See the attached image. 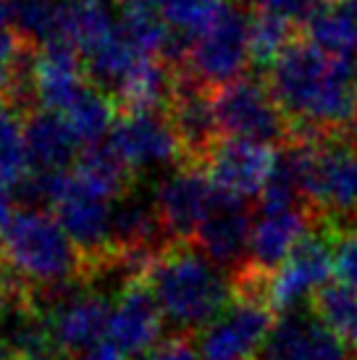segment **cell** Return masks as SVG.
<instances>
[{
    "instance_id": "cell-6",
    "label": "cell",
    "mask_w": 357,
    "mask_h": 360,
    "mask_svg": "<svg viewBox=\"0 0 357 360\" xmlns=\"http://www.w3.org/2000/svg\"><path fill=\"white\" fill-rule=\"evenodd\" d=\"M334 274V255H331V224L316 219L310 229L297 240L284 263L271 274L268 300L276 313L305 305L310 295L323 287Z\"/></svg>"
},
{
    "instance_id": "cell-18",
    "label": "cell",
    "mask_w": 357,
    "mask_h": 360,
    "mask_svg": "<svg viewBox=\"0 0 357 360\" xmlns=\"http://www.w3.org/2000/svg\"><path fill=\"white\" fill-rule=\"evenodd\" d=\"M171 234L166 231L155 200L145 202L142 198L124 195L119 205H113L110 216V248L119 250H152L163 252L171 245Z\"/></svg>"
},
{
    "instance_id": "cell-15",
    "label": "cell",
    "mask_w": 357,
    "mask_h": 360,
    "mask_svg": "<svg viewBox=\"0 0 357 360\" xmlns=\"http://www.w3.org/2000/svg\"><path fill=\"white\" fill-rule=\"evenodd\" d=\"M163 321H166L163 310L150 290L148 279L131 281L129 287L119 292V302L110 316L108 337L126 358H137L160 342Z\"/></svg>"
},
{
    "instance_id": "cell-38",
    "label": "cell",
    "mask_w": 357,
    "mask_h": 360,
    "mask_svg": "<svg viewBox=\"0 0 357 360\" xmlns=\"http://www.w3.org/2000/svg\"><path fill=\"white\" fill-rule=\"evenodd\" d=\"M0 352H3V350H0Z\"/></svg>"
},
{
    "instance_id": "cell-21",
    "label": "cell",
    "mask_w": 357,
    "mask_h": 360,
    "mask_svg": "<svg viewBox=\"0 0 357 360\" xmlns=\"http://www.w3.org/2000/svg\"><path fill=\"white\" fill-rule=\"evenodd\" d=\"M74 176L105 200H121L129 195L137 179V171L121 158L119 150L110 142H92L79 153L74 163Z\"/></svg>"
},
{
    "instance_id": "cell-16",
    "label": "cell",
    "mask_w": 357,
    "mask_h": 360,
    "mask_svg": "<svg viewBox=\"0 0 357 360\" xmlns=\"http://www.w3.org/2000/svg\"><path fill=\"white\" fill-rule=\"evenodd\" d=\"M313 213L305 205H289V208H255V224L249 237L247 260L260 269L276 271L287 258L297 240L310 229Z\"/></svg>"
},
{
    "instance_id": "cell-13",
    "label": "cell",
    "mask_w": 357,
    "mask_h": 360,
    "mask_svg": "<svg viewBox=\"0 0 357 360\" xmlns=\"http://www.w3.org/2000/svg\"><path fill=\"white\" fill-rule=\"evenodd\" d=\"M276 316V310L260 302L231 300V305L200 334V360H249Z\"/></svg>"
},
{
    "instance_id": "cell-35",
    "label": "cell",
    "mask_w": 357,
    "mask_h": 360,
    "mask_svg": "<svg viewBox=\"0 0 357 360\" xmlns=\"http://www.w3.org/2000/svg\"><path fill=\"white\" fill-rule=\"evenodd\" d=\"M352 360H357V350H355V352H352Z\"/></svg>"
},
{
    "instance_id": "cell-22",
    "label": "cell",
    "mask_w": 357,
    "mask_h": 360,
    "mask_svg": "<svg viewBox=\"0 0 357 360\" xmlns=\"http://www.w3.org/2000/svg\"><path fill=\"white\" fill-rule=\"evenodd\" d=\"M297 30L299 24L289 16L255 11V16H249V63L260 74H268L271 66L299 40Z\"/></svg>"
},
{
    "instance_id": "cell-37",
    "label": "cell",
    "mask_w": 357,
    "mask_h": 360,
    "mask_svg": "<svg viewBox=\"0 0 357 360\" xmlns=\"http://www.w3.org/2000/svg\"><path fill=\"white\" fill-rule=\"evenodd\" d=\"M155 3H158V0H155Z\"/></svg>"
},
{
    "instance_id": "cell-9",
    "label": "cell",
    "mask_w": 357,
    "mask_h": 360,
    "mask_svg": "<svg viewBox=\"0 0 357 360\" xmlns=\"http://www.w3.org/2000/svg\"><path fill=\"white\" fill-rule=\"evenodd\" d=\"M108 142L134 171L163 166L171 160L181 163V145L166 108L121 110Z\"/></svg>"
},
{
    "instance_id": "cell-24",
    "label": "cell",
    "mask_w": 357,
    "mask_h": 360,
    "mask_svg": "<svg viewBox=\"0 0 357 360\" xmlns=\"http://www.w3.org/2000/svg\"><path fill=\"white\" fill-rule=\"evenodd\" d=\"M308 305L316 310V316L328 329H334L342 340L349 345V350H357V290L342 281H326L310 295Z\"/></svg>"
},
{
    "instance_id": "cell-20",
    "label": "cell",
    "mask_w": 357,
    "mask_h": 360,
    "mask_svg": "<svg viewBox=\"0 0 357 360\" xmlns=\"http://www.w3.org/2000/svg\"><path fill=\"white\" fill-rule=\"evenodd\" d=\"M11 16L19 34L34 48L74 45V0H13Z\"/></svg>"
},
{
    "instance_id": "cell-4",
    "label": "cell",
    "mask_w": 357,
    "mask_h": 360,
    "mask_svg": "<svg viewBox=\"0 0 357 360\" xmlns=\"http://www.w3.org/2000/svg\"><path fill=\"white\" fill-rule=\"evenodd\" d=\"M187 63L210 90L245 77L249 63V16L237 0H221L216 16L189 40Z\"/></svg>"
},
{
    "instance_id": "cell-26",
    "label": "cell",
    "mask_w": 357,
    "mask_h": 360,
    "mask_svg": "<svg viewBox=\"0 0 357 360\" xmlns=\"http://www.w3.org/2000/svg\"><path fill=\"white\" fill-rule=\"evenodd\" d=\"M30 171L32 163L24 134V116L0 98V179H6L13 187Z\"/></svg>"
},
{
    "instance_id": "cell-7",
    "label": "cell",
    "mask_w": 357,
    "mask_h": 360,
    "mask_svg": "<svg viewBox=\"0 0 357 360\" xmlns=\"http://www.w3.org/2000/svg\"><path fill=\"white\" fill-rule=\"evenodd\" d=\"M249 360H352V350L305 302L278 313Z\"/></svg>"
},
{
    "instance_id": "cell-31",
    "label": "cell",
    "mask_w": 357,
    "mask_h": 360,
    "mask_svg": "<svg viewBox=\"0 0 357 360\" xmlns=\"http://www.w3.org/2000/svg\"><path fill=\"white\" fill-rule=\"evenodd\" d=\"M13 187L6 179H0V231L8 226V221L13 219Z\"/></svg>"
},
{
    "instance_id": "cell-33",
    "label": "cell",
    "mask_w": 357,
    "mask_h": 360,
    "mask_svg": "<svg viewBox=\"0 0 357 360\" xmlns=\"http://www.w3.org/2000/svg\"><path fill=\"white\" fill-rule=\"evenodd\" d=\"M0 360H21V358H16V355H8V352H0Z\"/></svg>"
},
{
    "instance_id": "cell-27",
    "label": "cell",
    "mask_w": 357,
    "mask_h": 360,
    "mask_svg": "<svg viewBox=\"0 0 357 360\" xmlns=\"http://www.w3.org/2000/svg\"><path fill=\"white\" fill-rule=\"evenodd\" d=\"M331 255L337 281L357 290V224H331Z\"/></svg>"
},
{
    "instance_id": "cell-30",
    "label": "cell",
    "mask_w": 357,
    "mask_h": 360,
    "mask_svg": "<svg viewBox=\"0 0 357 360\" xmlns=\"http://www.w3.org/2000/svg\"><path fill=\"white\" fill-rule=\"evenodd\" d=\"M69 360H126V355L108 340V342H98L95 347H89V350H84V352L71 355Z\"/></svg>"
},
{
    "instance_id": "cell-11",
    "label": "cell",
    "mask_w": 357,
    "mask_h": 360,
    "mask_svg": "<svg viewBox=\"0 0 357 360\" xmlns=\"http://www.w3.org/2000/svg\"><path fill=\"white\" fill-rule=\"evenodd\" d=\"M278 150L268 142L221 137L205 160L213 184L237 198H260L276 169Z\"/></svg>"
},
{
    "instance_id": "cell-17",
    "label": "cell",
    "mask_w": 357,
    "mask_h": 360,
    "mask_svg": "<svg viewBox=\"0 0 357 360\" xmlns=\"http://www.w3.org/2000/svg\"><path fill=\"white\" fill-rule=\"evenodd\" d=\"M27 150L34 171H66L79 158V134L58 110L34 108L24 116Z\"/></svg>"
},
{
    "instance_id": "cell-28",
    "label": "cell",
    "mask_w": 357,
    "mask_h": 360,
    "mask_svg": "<svg viewBox=\"0 0 357 360\" xmlns=\"http://www.w3.org/2000/svg\"><path fill=\"white\" fill-rule=\"evenodd\" d=\"M27 40L19 34L13 16H11V3L0 0V95L11 82V74L19 63V56L24 51Z\"/></svg>"
},
{
    "instance_id": "cell-3",
    "label": "cell",
    "mask_w": 357,
    "mask_h": 360,
    "mask_svg": "<svg viewBox=\"0 0 357 360\" xmlns=\"http://www.w3.org/2000/svg\"><path fill=\"white\" fill-rule=\"evenodd\" d=\"M6 263L30 287H50L82 279L84 258L56 213L45 208L19 210L3 229Z\"/></svg>"
},
{
    "instance_id": "cell-36",
    "label": "cell",
    "mask_w": 357,
    "mask_h": 360,
    "mask_svg": "<svg viewBox=\"0 0 357 360\" xmlns=\"http://www.w3.org/2000/svg\"><path fill=\"white\" fill-rule=\"evenodd\" d=\"M0 266H3V263H0Z\"/></svg>"
},
{
    "instance_id": "cell-32",
    "label": "cell",
    "mask_w": 357,
    "mask_h": 360,
    "mask_svg": "<svg viewBox=\"0 0 357 360\" xmlns=\"http://www.w3.org/2000/svg\"><path fill=\"white\" fill-rule=\"evenodd\" d=\"M0 263H6V248H3V231H0Z\"/></svg>"
},
{
    "instance_id": "cell-19",
    "label": "cell",
    "mask_w": 357,
    "mask_h": 360,
    "mask_svg": "<svg viewBox=\"0 0 357 360\" xmlns=\"http://www.w3.org/2000/svg\"><path fill=\"white\" fill-rule=\"evenodd\" d=\"M299 27L328 56L357 60V0H318Z\"/></svg>"
},
{
    "instance_id": "cell-2",
    "label": "cell",
    "mask_w": 357,
    "mask_h": 360,
    "mask_svg": "<svg viewBox=\"0 0 357 360\" xmlns=\"http://www.w3.org/2000/svg\"><path fill=\"white\" fill-rule=\"evenodd\" d=\"M163 319L181 334H202L231 305V279L192 240L171 242L148 274Z\"/></svg>"
},
{
    "instance_id": "cell-5",
    "label": "cell",
    "mask_w": 357,
    "mask_h": 360,
    "mask_svg": "<svg viewBox=\"0 0 357 360\" xmlns=\"http://www.w3.org/2000/svg\"><path fill=\"white\" fill-rule=\"evenodd\" d=\"M213 105L226 137L284 145L292 134V124L266 77H239L221 84L213 90Z\"/></svg>"
},
{
    "instance_id": "cell-34",
    "label": "cell",
    "mask_w": 357,
    "mask_h": 360,
    "mask_svg": "<svg viewBox=\"0 0 357 360\" xmlns=\"http://www.w3.org/2000/svg\"><path fill=\"white\" fill-rule=\"evenodd\" d=\"M352 137L357 140V110H355V119H352Z\"/></svg>"
},
{
    "instance_id": "cell-12",
    "label": "cell",
    "mask_w": 357,
    "mask_h": 360,
    "mask_svg": "<svg viewBox=\"0 0 357 360\" xmlns=\"http://www.w3.org/2000/svg\"><path fill=\"white\" fill-rule=\"evenodd\" d=\"M216 198V184L202 166L178 163L155 190V208L171 240H192Z\"/></svg>"
},
{
    "instance_id": "cell-1",
    "label": "cell",
    "mask_w": 357,
    "mask_h": 360,
    "mask_svg": "<svg viewBox=\"0 0 357 360\" xmlns=\"http://www.w3.org/2000/svg\"><path fill=\"white\" fill-rule=\"evenodd\" d=\"M292 131H347L357 110V60L297 40L266 74Z\"/></svg>"
},
{
    "instance_id": "cell-23",
    "label": "cell",
    "mask_w": 357,
    "mask_h": 360,
    "mask_svg": "<svg viewBox=\"0 0 357 360\" xmlns=\"http://www.w3.org/2000/svg\"><path fill=\"white\" fill-rule=\"evenodd\" d=\"M119 27L145 56H160L171 37V24L155 0H119Z\"/></svg>"
},
{
    "instance_id": "cell-29",
    "label": "cell",
    "mask_w": 357,
    "mask_h": 360,
    "mask_svg": "<svg viewBox=\"0 0 357 360\" xmlns=\"http://www.w3.org/2000/svg\"><path fill=\"white\" fill-rule=\"evenodd\" d=\"M247 3L255 11H273V13L289 16V19H294L297 24H302L318 0H247Z\"/></svg>"
},
{
    "instance_id": "cell-8",
    "label": "cell",
    "mask_w": 357,
    "mask_h": 360,
    "mask_svg": "<svg viewBox=\"0 0 357 360\" xmlns=\"http://www.w3.org/2000/svg\"><path fill=\"white\" fill-rule=\"evenodd\" d=\"M53 213L79 248L84 263L110 250V200L89 192L74 174L60 171Z\"/></svg>"
},
{
    "instance_id": "cell-14",
    "label": "cell",
    "mask_w": 357,
    "mask_h": 360,
    "mask_svg": "<svg viewBox=\"0 0 357 360\" xmlns=\"http://www.w3.org/2000/svg\"><path fill=\"white\" fill-rule=\"evenodd\" d=\"M45 316L58 350L71 358L103 342V337L108 334L113 308L108 302V295L82 287L58 305H53Z\"/></svg>"
},
{
    "instance_id": "cell-10",
    "label": "cell",
    "mask_w": 357,
    "mask_h": 360,
    "mask_svg": "<svg viewBox=\"0 0 357 360\" xmlns=\"http://www.w3.org/2000/svg\"><path fill=\"white\" fill-rule=\"evenodd\" d=\"M255 224V208L247 198H237L231 192L216 187V198L210 202L208 216L197 226L192 242L216 260L223 271L239 269L249 255V237Z\"/></svg>"
},
{
    "instance_id": "cell-25",
    "label": "cell",
    "mask_w": 357,
    "mask_h": 360,
    "mask_svg": "<svg viewBox=\"0 0 357 360\" xmlns=\"http://www.w3.org/2000/svg\"><path fill=\"white\" fill-rule=\"evenodd\" d=\"M119 103L113 101L105 90H100L89 82L84 92L77 98V103L63 116L71 121V127L79 134V140L84 145H92V142H100L103 137H108L116 119H119Z\"/></svg>"
}]
</instances>
